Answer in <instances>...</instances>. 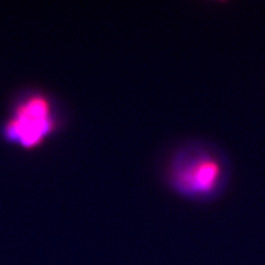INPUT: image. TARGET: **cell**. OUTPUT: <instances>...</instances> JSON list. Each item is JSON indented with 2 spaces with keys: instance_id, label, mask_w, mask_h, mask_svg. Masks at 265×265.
<instances>
[{
  "instance_id": "1",
  "label": "cell",
  "mask_w": 265,
  "mask_h": 265,
  "mask_svg": "<svg viewBox=\"0 0 265 265\" xmlns=\"http://www.w3.org/2000/svg\"><path fill=\"white\" fill-rule=\"evenodd\" d=\"M162 177L169 190L183 200L207 203L223 191L228 168L216 146L194 139L178 145L170 153Z\"/></svg>"
},
{
  "instance_id": "2",
  "label": "cell",
  "mask_w": 265,
  "mask_h": 265,
  "mask_svg": "<svg viewBox=\"0 0 265 265\" xmlns=\"http://www.w3.org/2000/svg\"><path fill=\"white\" fill-rule=\"evenodd\" d=\"M66 108L52 95L35 92L25 95L16 106L5 134L24 149H35L61 132L66 125Z\"/></svg>"
}]
</instances>
